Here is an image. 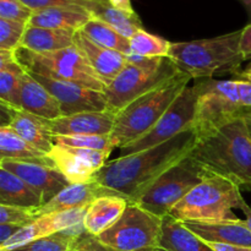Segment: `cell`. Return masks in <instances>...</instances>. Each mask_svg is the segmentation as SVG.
<instances>
[{
	"label": "cell",
	"instance_id": "22",
	"mask_svg": "<svg viewBox=\"0 0 251 251\" xmlns=\"http://www.w3.org/2000/svg\"><path fill=\"white\" fill-rule=\"evenodd\" d=\"M91 19H93L92 14L85 7H49L34 11L28 25L76 32L82 29Z\"/></svg>",
	"mask_w": 251,
	"mask_h": 251
},
{
	"label": "cell",
	"instance_id": "46",
	"mask_svg": "<svg viewBox=\"0 0 251 251\" xmlns=\"http://www.w3.org/2000/svg\"><path fill=\"white\" fill-rule=\"evenodd\" d=\"M244 118H245V120L248 122V124H249V126L251 129V113H248V114H245Z\"/></svg>",
	"mask_w": 251,
	"mask_h": 251
},
{
	"label": "cell",
	"instance_id": "2",
	"mask_svg": "<svg viewBox=\"0 0 251 251\" xmlns=\"http://www.w3.org/2000/svg\"><path fill=\"white\" fill-rule=\"evenodd\" d=\"M189 154L208 173L251 188V129L244 117L196 137Z\"/></svg>",
	"mask_w": 251,
	"mask_h": 251
},
{
	"label": "cell",
	"instance_id": "45",
	"mask_svg": "<svg viewBox=\"0 0 251 251\" xmlns=\"http://www.w3.org/2000/svg\"><path fill=\"white\" fill-rule=\"evenodd\" d=\"M240 1L244 5L245 10L248 12V16H249V21L251 22V0H240Z\"/></svg>",
	"mask_w": 251,
	"mask_h": 251
},
{
	"label": "cell",
	"instance_id": "47",
	"mask_svg": "<svg viewBox=\"0 0 251 251\" xmlns=\"http://www.w3.org/2000/svg\"><path fill=\"white\" fill-rule=\"evenodd\" d=\"M86 1H98V2H108V0H86Z\"/></svg>",
	"mask_w": 251,
	"mask_h": 251
},
{
	"label": "cell",
	"instance_id": "25",
	"mask_svg": "<svg viewBox=\"0 0 251 251\" xmlns=\"http://www.w3.org/2000/svg\"><path fill=\"white\" fill-rule=\"evenodd\" d=\"M77 32V31H76ZM75 31L27 26L21 48L33 53H49L73 47Z\"/></svg>",
	"mask_w": 251,
	"mask_h": 251
},
{
	"label": "cell",
	"instance_id": "6",
	"mask_svg": "<svg viewBox=\"0 0 251 251\" xmlns=\"http://www.w3.org/2000/svg\"><path fill=\"white\" fill-rule=\"evenodd\" d=\"M180 74L169 58H144L131 54L119 75L105 87L108 110L118 114L132 100Z\"/></svg>",
	"mask_w": 251,
	"mask_h": 251
},
{
	"label": "cell",
	"instance_id": "44",
	"mask_svg": "<svg viewBox=\"0 0 251 251\" xmlns=\"http://www.w3.org/2000/svg\"><path fill=\"white\" fill-rule=\"evenodd\" d=\"M239 80L248 81V82H251V64L245 69L244 71L239 74Z\"/></svg>",
	"mask_w": 251,
	"mask_h": 251
},
{
	"label": "cell",
	"instance_id": "8",
	"mask_svg": "<svg viewBox=\"0 0 251 251\" xmlns=\"http://www.w3.org/2000/svg\"><path fill=\"white\" fill-rule=\"evenodd\" d=\"M16 55L28 73L78 83L92 90L104 92L105 85L96 75L75 44L69 48L49 53H33L25 48H19Z\"/></svg>",
	"mask_w": 251,
	"mask_h": 251
},
{
	"label": "cell",
	"instance_id": "40",
	"mask_svg": "<svg viewBox=\"0 0 251 251\" xmlns=\"http://www.w3.org/2000/svg\"><path fill=\"white\" fill-rule=\"evenodd\" d=\"M21 228L22 226L17 225H0V245L11 239Z\"/></svg>",
	"mask_w": 251,
	"mask_h": 251
},
{
	"label": "cell",
	"instance_id": "36",
	"mask_svg": "<svg viewBox=\"0 0 251 251\" xmlns=\"http://www.w3.org/2000/svg\"><path fill=\"white\" fill-rule=\"evenodd\" d=\"M32 11L49 9V7H85L90 11L93 1L86 0H21Z\"/></svg>",
	"mask_w": 251,
	"mask_h": 251
},
{
	"label": "cell",
	"instance_id": "38",
	"mask_svg": "<svg viewBox=\"0 0 251 251\" xmlns=\"http://www.w3.org/2000/svg\"><path fill=\"white\" fill-rule=\"evenodd\" d=\"M237 82L238 90H239L240 104H242L243 112L245 115L248 113H251V82L239 80V78H237Z\"/></svg>",
	"mask_w": 251,
	"mask_h": 251
},
{
	"label": "cell",
	"instance_id": "5",
	"mask_svg": "<svg viewBox=\"0 0 251 251\" xmlns=\"http://www.w3.org/2000/svg\"><path fill=\"white\" fill-rule=\"evenodd\" d=\"M190 80V77L180 74L173 80L136 98L115 114L114 129L110 134L115 149L120 150L149 132L188 87Z\"/></svg>",
	"mask_w": 251,
	"mask_h": 251
},
{
	"label": "cell",
	"instance_id": "11",
	"mask_svg": "<svg viewBox=\"0 0 251 251\" xmlns=\"http://www.w3.org/2000/svg\"><path fill=\"white\" fill-rule=\"evenodd\" d=\"M195 91L193 86H188L149 132L120 149L119 157L158 146L191 129L195 119Z\"/></svg>",
	"mask_w": 251,
	"mask_h": 251
},
{
	"label": "cell",
	"instance_id": "16",
	"mask_svg": "<svg viewBox=\"0 0 251 251\" xmlns=\"http://www.w3.org/2000/svg\"><path fill=\"white\" fill-rule=\"evenodd\" d=\"M74 43L81 50L96 75L107 87L125 66L127 56L113 49L104 48L91 41L82 31L75 33Z\"/></svg>",
	"mask_w": 251,
	"mask_h": 251
},
{
	"label": "cell",
	"instance_id": "18",
	"mask_svg": "<svg viewBox=\"0 0 251 251\" xmlns=\"http://www.w3.org/2000/svg\"><path fill=\"white\" fill-rule=\"evenodd\" d=\"M184 225L206 243L251 248V230L244 220L232 222H185Z\"/></svg>",
	"mask_w": 251,
	"mask_h": 251
},
{
	"label": "cell",
	"instance_id": "7",
	"mask_svg": "<svg viewBox=\"0 0 251 251\" xmlns=\"http://www.w3.org/2000/svg\"><path fill=\"white\" fill-rule=\"evenodd\" d=\"M196 95L193 129L196 137L208 134L227 123L244 117L237 78H201L193 86Z\"/></svg>",
	"mask_w": 251,
	"mask_h": 251
},
{
	"label": "cell",
	"instance_id": "37",
	"mask_svg": "<svg viewBox=\"0 0 251 251\" xmlns=\"http://www.w3.org/2000/svg\"><path fill=\"white\" fill-rule=\"evenodd\" d=\"M69 251H114L103 244L96 235L83 230L71 243Z\"/></svg>",
	"mask_w": 251,
	"mask_h": 251
},
{
	"label": "cell",
	"instance_id": "17",
	"mask_svg": "<svg viewBox=\"0 0 251 251\" xmlns=\"http://www.w3.org/2000/svg\"><path fill=\"white\" fill-rule=\"evenodd\" d=\"M20 109L47 120L63 117L58 100L27 70L20 82Z\"/></svg>",
	"mask_w": 251,
	"mask_h": 251
},
{
	"label": "cell",
	"instance_id": "43",
	"mask_svg": "<svg viewBox=\"0 0 251 251\" xmlns=\"http://www.w3.org/2000/svg\"><path fill=\"white\" fill-rule=\"evenodd\" d=\"M240 210H242L243 213L245 215V220H244L245 225H247V227L251 230V207L249 205H248L247 201H244V202H243Z\"/></svg>",
	"mask_w": 251,
	"mask_h": 251
},
{
	"label": "cell",
	"instance_id": "14",
	"mask_svg": "<svg viewBox=\"0 0 251 251\" xmlns=\"http://www.w3.org/2000/svg\"><path fill=\"white\" fill-rule=\"evenodd\" d=\"M0 167L12 172L41 195L44 203L70 185L65 176L53 167L48 157L43 159H2Z\"/></svg>",
	"mask_w": 251,
	"mask_h": 251
},
{
	"label": "cell",
	"instance_id": "29",
	"mask_svg": "<svg viewBox=\"0 0 251 251\" xmlns=\"http://www.w3.org/2000/svg\"><path fill=\"white\" fill-rule=\"evenodd\" d=\"M129 41L131 53L144 58H168L172 46L171 42L144 28L139 29Z\"/></svg>",
	"mask_w": 251,
	"mask_h": 251
},
{
	"label": "cell",
	"instance_id": "9",
	"mask_svg": "<svg viewBox=\"0 0 251 251\" xmlns=\"http://www.w3.org/2000/svg\"><path fill=\"white\" fill-rule=\"evenodd\" d=\"M210 174L190 154H186L164 172L136 203L157 217L163 218Z\"/></svg>",
	"mask_w": 251,
	"mask_h": 251
},
{
	"label": "cell",
	"instance_id": "30",
	"mask_svg": "<svg viewBox=\"0 0 251 251\" xmlns=\"http://www.w3.org/2000/svg\"><path fill=\"white\" fill-rule=\"evenodd\" d=\"M26 69L19 59L0 68V102L20 109V82Z\"/></svg>",
	"mask_w": 251,
	"mask_h": 251
},
{
	"label": "cell",
	"instance_id": "42",
	"mask_svg": "<svg viewBox=\"0 0 251 251\" xmlns=\"http://www.w3.org/2000/svg\"><path fill=\"white\" fill-rule=\"evenodd\" d=\"M215 251H251V248L238 247V245L220 244V243H207Z\"/></svg>",
	"mask_w": 251,
	"mask_h": 251
},
{
	"label": "cell",
	"instance_id": "19",
	"mask_svg": "<svg viewBox=\"0 0 251 251\" xmlns=\"http://www.w3.org/2000/svg\"><path fill=\"white\" fill-rule=\"evenodd\" d=\"M103 195H118L114 191L103 188L97 181L70 184L54 196L51 200L38 208L39 215L56 212V211L73 210V208L88 207L93 200ZM120 196V195H118Z\"/></svg>",
	"mask_w": 251,
	"mask_h": 251
},
{
	"label": "cell",
	"instance_id": "24",
	"mask_svg": "<svg viewBox=\"0 0 251 251\" xmlns=\"http://www.w3.org/2000/svg\"><path fill=\"white\" fill-rule=\"evenodd\" d=\"M0 205L39 208L44 205V201L16 174L0 167Z\"/></svg>",
	"mask_w": 251,
	"mask_h": 251
},
{
	"label": "cell",
	"instance_id": "41",
	"mask_svg": "<svg viewBox=\"0 0 251 251\" xmlns=\"http://www.w3.org/2000/svg\"><path fill=\"white\" fill-rule=\"evenodd\" d=\"M108 4L114 7V9L122 10V11L130 12V14L135 12L131 0H108Z\"/></svg>",
	"mask_w": 251,
	"mask_h": 251
},
{
	"label": "cell",
	"instance_id": "1",
	"mask_svg": "<svg viewBox=\"0 0 251 251\" xmlns=\"http://www.w3.org/2000/svg\"><path fill=\"white\" fill-rule=\"evenodd\" d=\"M195 140L191 127L158 146L107 161L93 180L136 203L164 172L189 154Z\"/></svg>",
	"mask_w": 251,
	"mask_h": 251
},
{
	"label": "cell",
	"instance_id": "13",
	"mask_svg": "<svg viewBox=\"0 0 251 251\" xmlns=\"http://www.w3.org/2000/svg\"><path fill=\"white\" fill-rule=\"evenodd\" d=\"M32 76L58 100L63 117L83 112L108 110L107 97L103 91L92 90L78 83L55 80L37 74H32Z\"/></svg>",
	"mask_w": 251,
	"mask_h": 251
},
{
	"label": "cell",
	"instance_id": "32",
	"mask_svg": "<svg viewBox=\"0 0 251 251\" xmlns=\"http://www.w3.org/2000/svg\"><path fill=\"white\" fill-rule=\"evenodd\" d=\"M54 144L64 145L69 147H76V149L96 150V151H103L112 153L115 149L110 135L107 136H100V135H80V136H54Z\"/></svg>",
	"mask_w": 251,
	"mask_h": 251
},
{
	"label": "cell",
	"instance_id": "10",
	"mask_svg": "<svg viewBox=\"0 0 251 251\" xmlns=\"http://www.w3.org/2000/svg\"><path fill=\"white\" fill-rule=\"evenodd\" d=\"M162 218L129 202L124 215L98 239L114 251H158Z\"/></svg>",
	"mask_w": 251,
	"mask_h": 251
},
{
	"label": "cell",
	"instance_id": "20",
	"mask_svg": "<svg viewBox=\"0 0 251 251\" xmlns=\"http://www.w3.org/2000/svg\"><path fill=\"white\" fill-rule=\"evenodd\" d=\"M129 201L118 195H103L90 203L83 218V227L90 234L100 235L115 225L126 210Z\"/></svg>",
	"mask_w": 251,
	"mask_h": 251
},
{
	"label": "cell",
	"instance_id": "33",
	"mask_svg": "<svg viewBox=\"0 0 251 251\" xmlns=\"http://www.w3.org/2000/svg\"><path fill=\"white\" fill-rule=\"evenodd\" d=\"M27 26L24 22L0 19V49L16 51L21 48Z\"/></svg>",
	"mask_w": 251,
	"mask_h": 251
},
{
	"label": "cell",
	"instance_id": "3",
	"mask_svg": "<svg viewBox=\"0 0 251 251\" xmlns=\"http://www.w3.org/2000/svg\"><path fill=\"white\" fill-rule=\"evenodd\" d=\"M242 29L213 38L172 43L168 58L191 80L212 78L235 71L245 60L240 51Z\"/></svg>",
	"mask_w": 251,
	"mask_h": 251
},
{
	"label": "cell",
	"instance_id": "23",
	"mask_svg": "<svg viewBox=\"0 0 251 251\" xmlns=\"http://www.w3.org/2000/svg\"><path fill=\"white\" fill-rule=\"evenodd\" d=\"M158 251H215L194 234L183 222L169 215L162 218V234Z\"/></svg>",
	"mask_w": 251,
	"mask_h": 251
},
{
	"label": "cell",
	"instance_id": "15",
	"mask_svg": "<svg viewBox=\"0 0 251 251\" xmlns=\"http://www.w3.org/2000/svg\"><path fill=\"white\" fill-rule=\"evenodd\" d=\"M54 136H80V135L112 134L115 124V114L109 110L103 112H83L48 120Z\"/></svg>",
	"mask_w": 251,
	"mask_h": 251
},
{
	"label": "cell",
	"instance_id": "12",
	"mask_svg": "<svg viewBox=\"0 0 251 251\" xmlns=\"http://www.w3.org/2000/svg\"><path fill=\"white\" fill-rule=\"evenodd\" d=\"M109 154V152L96 150L54 145L47 157L69 183L80 184L92 181L96 174L107 163Z\"/></svg>",
	"mask_w": 251,
	"mask_h": 251
},
{
	"label": "cell",
	"instance_id": "28",
	"mask_svg": "<svg viewBox=\"0 0 251 251\" xmlns=\"http://www.w3.org/2000/svg\"><path fill=\"white\" fill-rule=\"evenodd\" d=\"M47 154L34 149L11 127H0V161L2 159H43Z\"/></svg>",
	"mask_w": 251,
	"mask_h": 251
},
{
	"label": "cell",
	"instance_id": "21",
	"mask_svg": "<svg viewBox=\"0 0 251 251\" xmlns=\"http://www.w3.org/2000/svg\"><path fill=\"white\" fill-rule=\"evenodd\" d=\"M26 140L38 151L48 154L54 147V135L51 134L48 120L41 117L16 109L11 122L7 125Z\"/></svg>",
	"mask_w": 251,
	"mask_h": 251
},
{
	"label": "cell",
	"instance_id": "31",
	"mask_svg": "<svg viewBox=\"0 0 251 251\" xmlns=\"http://www.w3.org/2000/svg\"><path fill=\"white\" fill-rule=\"evenodd\" d=\"M83 230H86L85 227L80 226L73 229L54 233V234L39 238L14 251H69L73 240Z\"/></svg>",
	"mask_w": 251,
	"mask_h": 251
},
{
	"label": "cell",
	"instance_id": "35",
	"mask_svg": "<svg viewBox=\"0 0 251 251\" xmlns=\"http://www.w3.org/2000/svg\"><path fill=\"white\" fill-rule=\"evenodd\" d=\"M33 11L21 0H0V19L24 22L28 25Z\"/></svg>",
	"mask_w": 251,
	"mask_h": 251
},
{
	"label": "cell",
	"instance_id": "34",
	"mask_svg": "<svg viewBox=\"0 0 251 251\" xmlns=\"http://www.w3.org/2000/svg\"><path fill=\"white\" fill-rule=\"evenodd\" d=\"M38 217H41L38 208L0 205V225H17L25 227Z\"/></svg>",
	"mask_w": 251,
	"mask_h": 251
},
{
	"label": "cell",
	"instance_id": "39",
	"mask_svg": "<svg viewBox=\"0 0 251 251\" xmlns=\"http://www.w3.org/2000/svg\"><path fill=\"white\" fill-rule=\"evenodd\" d=\"M240 51L247 60L251 56V22L242 28V37H240Z\"/></svg>",
	"mask_w": 251,
	"mask_h": 251
},
{
	"label": "cell",
	"instance_id": "27",
	"mask_svg": "<svg viewBox=\"0 0 251 251\" xmlns=\"http://www.w3.org/2000/svg\"><path fill=\"white\" fill-rule=\"evenodd\" d=\"M91 41L95 43L100 44V46L104 47V48L113 49L119 53L124 54V55L129 56L131 55V49H130V41L125 38L124 36L115 31L113 27L107 25L105 22L100 21V20L91 19L87 24L83 26L81 29Z\"/></svg>",
	"mask_w": 251,
	"mask_h": 251
},
{
	"label": "cell",
	"instance_id": "4",
	"mask_svg": "<svg viewBox=\"0 0 251 251\" xmlns=\"http://www.w3.org/2000/svg\"><path fill=\"white\" fill-rule=\"evenodd\" d=\"M240 186L223 176L210 174L179 201L168 213L180 222L239 221L234 210L244 202Z\"/></svg>",
	"mask_w": 251,
	"mask_h": 251
},
{
	"label": "cell",
	"instance_id": "26",
	"mask_svg": "<svg viewBox=\"0 0 251 251\" xmlns=\"http://www.w3.org/2000/svg\"><path fill=\"white\" fill-rule=\"evenodd\" d=\"M90 12L93 17L109 25L127 39L131 38L139 29L144 28L141 20L136 12L130 14L114 9L108 2L93 1L90 7Z\"/></svg>",
	"mask_w": 251,
	"mask_h": 251
}]
</instances>
